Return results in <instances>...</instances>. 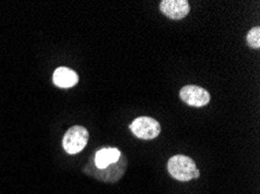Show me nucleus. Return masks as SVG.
Segmentation results:
<instances>
[{
    "label": "nucleus",
    "instance_id": "nucleus-5",
    "mask_svg": "<svg viewBox=\"0 0 260 194\" xmlns=\"http://www.w3.org/2000/svg\"><path fill=\"white\" fill-rule=\"evenodd\" d=\"M160 12L172 20H181L189 14L190 5L187 0H162L160 3Z\"/></svg>",
    "mask_w": 260,
    "mask_h": 194
},
{
    "label": "nucleus",
    "instance_id": "nucleus-2",
    "mask_svg": "<svg viewBox=\"0 0 260 194\" xmlns=\"http://www.w3.org/2000/svg\"><path fill=\"white\" fill-rule=\"evenodd\" d=\"M89 141V132L83 126H74L67 130L63 137V148L70 155L81 152Z\"/></svg>",
    "mask_w": 260,
    "mask_h": 194
},
{
    "label": "nucleus",
    "instance_id": "nucleus-8",
    "mask_svg": "<svg viewBox=\"0 0 260 194\" xmlns=\"http://www.w3.org/2000/svg\"><path fill=\"white\" fill-rule=\"evenodd\" d=\"M246 42L251 48H260V27H253L249 30V33L246 35Z\"/></svg>",
    "mask_w": 260,
    "mask_h": 194
},
{
    "label": "nucleus",
    "instance_id": "nucleus-7",
    "mask_svg": "<svg viewBox=\"0 0 260 194\" xmlns=\"http://www.w3.org/2000/svg\"><path fill=\"white\" fill-rule=\"evenodd\" d=\"M94 164H96V166L100 170H103L105 168H108L110 164H112L108 148L101 149L100 151L96 153V156H94Z\"/></svg>",
    "mask_w": 260,
    "mask_h": 194
},
{
    "label": "nucleus",
    "instance_id": "nucleus-4",
    "mask_svg": "<svg viewBox=\"0 0 260 194\" xmlns=\"http://www.w3.org/2000/svg\"><path fill=\"white\" fill-rule=\"evenodd\" d=\"M180 98L191 107H203L210 102V93L198 85H186L180 91Z\"/></svg>",
    "mask_w": 260,
    "mask_h": 194
},
{
    "label": "nucleus",
    "instance_id": "nucleus-1",
    "mask_svg": "<svg viewBox=\"0 0 260 194\" xmlns=\"http://www.w3.org/2000/svg\"><path fill=\"white\" fill-rule=\"evenodd\" d=\"M167 168L169 175L179 181H189L200 177L195 162L184 155H175L169 158Z\"/></svg>",
    "mask_w": 260,
    "mask_h": 194
},
{
    "label": "nucleus",
    "instance_id": "nucleus-3",
    "mask_svg": "<svg viewBox=\"0 0 260 194\" xmlns=\"http://www.w3.org/2000/svg\"><path fill=\"white\" fill-rule=\"evenodd\" d=\"M129 129L138 138L153 140L160 135L161 126L159 121L151 117H139L129 125Z\"/></svg>",
    "mask_w": 260,
    "mask_h": 194
},
{
    "label": "nucleus",
    "instance_id": "nucleus-6",
    "mask_svg": "<svg viewBox=\"0 0 260 194\" xmlns=\"http://www.w3.org/2000/svg\"><path fill=\"white\" fill-rule=\"evenodd\" d=\"M53 82L55 85L61 89L73 88L78 83V74L72 69L61 66L54 71Z\"/></svg>",
    "mask_w": 260,
    "mask_h": 194
}]
</instances>
